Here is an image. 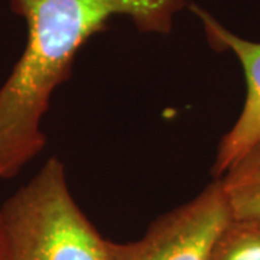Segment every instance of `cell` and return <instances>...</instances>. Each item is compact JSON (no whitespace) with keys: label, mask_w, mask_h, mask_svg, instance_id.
<instances>
[{"label":"cell","mask_w":260,"mask_h":260,"mask_svg":"<svg viewBox=\"0 0 260 260\" xmlns=\"http://www.w3.org/2000/svg\"><path fill=\"white\" fill-rule=\"evenodd\" d=\"M232 208L215 179L185 204L158 217L135 242L109 240V260H210Z\"/></svg>","instance_id":"3957f363"},{"label":"cell","mask_w":260,"mask_h":260,"mask_svg":"<svg viewBox=\"0 0 260 260\" xmlns=\"http://www.w3.org/2000/svg\"><path fill=\"white\" fill-rule=\"evenodd\" d=\"M2 217L5 260H109V240L75 203L55 156L2 204Z\"/></svg>","instance_id":"7a4b0ae2"},{"label":"cell","mask_w":260,"mask_h":260,"mask_svg":"<svg viewBox=\"0 0 260 260\" xmlns=\"http://www.w3.org/2000/svg\"><path fill=\"white\" fill-rule=\"evenodd\" d=\"M0 260H5V232H3L2 205H0Z\"/></svg>","instance_id":"52a82bcc"},{"label":"cell","mask_w":260,"mask_h":260,"mask_svg":"<svg viewBox=\"0 0 260 260\" xmlns=\"http://www.w3.org/2000/svg\"><path fill=\"white\" fill-rule=\"evenodd\" d=\"M25 20L22 55L0 87V179L18 175L47 145L42 120L84 44L126 16L143 34L168 35L185 0H9Z\"/></svg>","instance_id":"6da1fadb"},{"label":"cell","mask_w":260,"mask_h":260,"mask_svg":"<svg viewBox=\"0 0 260 260\" xmlns=\"http://www.w3.org/2000/svg\"><path fill=\"white\" fill-rule=\"evenodd\" d=\"M215 179L223 186L233 218L260 223V139Z\"/></svg>","instance_id":"5b68a950"},{"label":"cell","mask_w":260,"mask_h":260,"mask_svg":"<svg viewBox=\"0 0 260 260\" xmlns=\"http://www.w3.org/2000/svg\"><path fill=\"white\" fill-rule=\"evenodd\" d=\"M210 260H260V223L233 218Z\"/></svg>","instance_id":"8992f818"},{"label":"cell","mask_w":260,"mask_h":260,"mask_svg":"<svg viewBox=\"0 0 260 260\" xmlns=\"http://www.w3.org/2000/svg\"><path fill=\"white\" fill-rule=\"evenodd\" d=\"M189 10L200 19L210 47L220 52L229 51L234 54L246 78V99L242 112L217 146L213 175L218 178L244 150L260 139V42L236 35L198 5H191Z\"/></svg>","instance_id":"277c9868"}]
</instances>
